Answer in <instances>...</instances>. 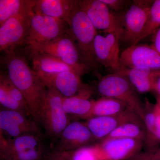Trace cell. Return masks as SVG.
<instances>
[{"mask_svg":"<svg viewBox=\"0 0 160 160\" xmlns=\"http://www.w3.org/2000/svg\"><path fill=\"white\" fill-rule=\"evenodd\" d=\"M6 53L7 75L22 94L32 118L40 127V109L46 97L47 87L23 56L15 50Z\"/></svg>","mask_w":160,"mask_h":160,"instance_id":"6da1fadb","label":"cell"},{"mask_svg":"<svg viewBox=\"0 0 160 160\" xmlns=\"http://www.w3.org/2000/svg\"><path fill=\"white\" fill-rule=\"evenodd\" d=\"M68 32L74 40L82 60L92 65L96 62L94 42L97 31L77 1L70 15Z\"/></svg>","mask_w":160,"mask_h":160,"instance_id":"7a4b0ae2","label":"cell"},{"mask_svg":"<svg viewBox=\"0 0 160 160\" xmlns=\"http://www.w3.org/2000/svg\"><path fill=\"white\" fill-rule=\"evenodd\" d=\"M63 98L57 91L47 88L46 97L40 109V127H43L46 137L54 143L70 122L63 108Z\"/></svg>","mask_w":160,"mask_h":160,"instance_id":"3957f363","label":"cell"},{"mask_svg":"<svg viewBox=\"0 0 160 160\" xmlns=\"http://www.w3.org/2000/svg\"><path fill=\"white\" fill-rule=\"evenodd\" d=\"M30 50L50 55L74 68L81 75L89 69L90 65L83 62L74 40L68 32L50 42H26Z\"/></svg>","mask_w":160,"mask_h":160,"instance_id":"277c9868","label":"cell"},{"mask_svg":"<svg viewBox=\"0 0 160 160\" xmlns=\"http://www.w3.org/2000/svg\"><path fill=\"white\" fill-rule=\"evenodd\" d=\"M98 90L102 97L123 102L143 120L144 112L142 102L135 89L123 75L115 72L103 77L98 84Z\"/></svg>","mask_w":160,"mask_h":160,"instance_id":"5b68a950","label":"cell"},{"mask_svg":"<svg viewBox=\"0 0 160 160\" xmlns=\"http://www.w3.org/2000/svg\"><path fill=\"white\" fill-rule=\"evenodd\" d=\"M33 8L22 12L0 26V52L14 51L26 43Z\"/></svg>","mask_w":160,"mask_h":160,"instance_id":"8992f818","label":"cell"},{"mask_svg":"<svg viewBox=\"0 0 160 160\" xmlns=\"http://www.w3.org/2000/svg\"><path fill=\"white\" fill-rule=\"evenodd\" d=\"M78 4L97 30L107 34L118 33L121 36L123 30V17L121 18L111 12L101 0H80Z\"/></svg>","mask_w":160,"mask_h":160,"instance_id":"52a82bcc","label":"cell"},{"mask_svg":"<svg viewBox=\"0 0 160 160\" xmlns=\"http://www.w3.org/2000/svg\"><path fill=\"white\" fill-rule=\"evenodd\" d=\"M69 25L66 21L32 11L26 42L42 43L50 42L68 32Z\"/></svg>","mask_w":160,"mask_h":160,"instance_id":"ba28073f","label":"cell"},{"mask_svg":"<svg viewBox=\"0 0 160 160\" xmlns=\"http://www.w3.org/2000/svg\"><path fill=\"white\" fill-rule=\"evenodd\" d=\"M154 1H134L123 16L120 40L136 45L142 32L150 7Z\"/></svg>","mask_w":160,"mask_h":160,"instance_id":"9c48e42d","label":"cell"},{"mask_svg":"<svg viewBox=\"0 0 160 160\" xmlns=\"http://www.w3.org/2000/svg\"><path fill=\"white\" fill-rule=\"evenodd\" d=\"M120 63L122 67L160 71V53L152 45H131L121 53Z\"/></svg>","mask_w":160,"mask_h":160,"instance_id":"30bf717a","label":"cell"},{"mask_svg":"<svg viewBox=\"0 0 160 160\" xmlns=\"http://www.w3.org/2000/svg\"><path fill=\"white\" fill-rule=\"evenodd\" d=\"M28 117L17 110H1L0 129L4 137L7 136L9 138L7 140H9L23 135L42 133L39 126L34 120Z\"/></svg>","mask_w":160,"mask_h":160,"instance_id":"8fae6325","label":"cell"},{"mask_svg":"<svg viewBox=\"0 0 160 160\" xmlns=\"http://www.w3.org/2000/svg\"><path fill=\"white\" fill-rule=\"evenodd\" d=\"M86 123L69 122L54 143L52 150L70 152L91 145L95 141Z\"/></svg>","mask_w":160,"mask_h":160,"instance_id":"7c38bea8","label":"cell"},{"mask_svg":"<svg viewBox=\"0 0 160 160\" xmlns=\"http://www.w3.org/2000/svg\"><path fill=\"white\" fill-rule=\"evenodd\" d=\"M120 35L108 33L105 36L97 34L94 42L96 62L116 72L122 68L120 63Z\"/></svg>","mask_w":160,"mask_h":160,"instance_id":"4fadbf2b","label":"cell"},{"mask_svg":"<svg viewBox=\"0 0 160 160\" xmlns=\"http://www.w3.org/2000/svg\"><path fill=\"white\" fill-rule=\"evenodd\" d=\"M140 119L134 111L128 109L116 115L92 117L86 124L95 139L102 141L120 125L128 122L141 123Z\"/></svg>","mask_w":160,"mask_h":160,"instance_id":"5bb4252c","label":"cell"},{"mask_svg":"<svg viewBox=\"0 0 160 160\" xmlns=\"http://www.w3.org/2000/svg\"><path fill=\"white\" fill-rule=\"evenodd\" d=\"M142 141L136 139H106L98 144L103 160H129L138 154Z\"/></svg>","mask_w":160,"mask_h":160,"instance_id":"9a60e30c","label":"cell"},{"mask_svg":"<svg viewBox=\"0 0 160 160\" xmlns=\"http://www.w3.org/2000/svg\"><path fill=\"white\" fill-rule=\"evenodd\" d=\"M38 75L47 88L56 90L65 98L75 95L85 86L82 84L81 75L76 71Z\"/></svg>","mask_w":160,"mask_h":160,"instance_id":"2e32d148","label":"cell"},{"mask_svg":"<svg viewBox=\"0 0 160 160\" xmlns=\"http://www.w3.org/2000/svg\"><path fill=\"white\" fill-rule=\"evenodd\" d=\"M91 89L85 86L76 95L63 98V107L67 115L88 120L91 117L95 101L89 99Z\"/></svg>","mask_w":160,"mask_h":160,"instance_id":"e0dca14e","label":"cell"},{"mask_svg":"<svg viewBox=\"0 0 160 160\" xmlns=\"http://www.w3.org/2000/svg\"><path fill=\"white\" fill-rule=\"evenodd\" d=\"M77 1L35 0L33 11L69 22L72 11Z\"/></svg>","mask_w":160,"mask_h":160,"instance_id":"ac0fdd59","label":"cell"},{"mask_svg":"<svg viewBox=\"0 0 160 160\" xmlns=\"http://www.w3.org/2000/svg\"><path fill=\"white\" fill-rule=\"evenodd\" d=\"M29 50L32 61V69L38 74H54L68 71L77 72L74 68L57 58L43 52Z\"/></svg>","mask_w":160,"mask_h":160,"instance_id":"d6986e66","label":"cell"},{"mask_svg":"<svg viewBox=\"0 0 160 160\" xmlns=\"http://www.w3.org/2000/svg\"><path fill=\"white\" fill-rule=\"evenodd\" d=\"M127 78L136 91L146 93L153 90L154 71L145 68L122 67L117 72Z\"/></svg>","mask_w":160,"mask_h":160,"instance_id":"ffe728a7","label":"cell"},{"mask_svg":"<svg viewBox=\"0 0 160 160\" xmlns=\"http://www.w3.org/2000/svg\"><path fill=\"white\" fill-rule=\"evenodd\" d=\"M128 109H130L125 103L119 100L102 97L95 101L91 118L116 115Z\"/></svg>","mask_w":160,"mask_h":160,"instance_id":"44dd1931","label":"cell"},{"mask_svg":"<svg viewBox=\"0 0 160 160\" xmlns=\"http://www.w3.org/2000/svg\"><path fill=\"white\" fill-rule=\"evenodd\" d=\"M35 0H0V26L9 18L34 7Z\"/></svg>","mask_w":160,"mask_h":160,"instance_id":"7402d4cb","label":"cell"},{"mask_svg":"<svg viewBox=\"0 0 160 160\" xmlns=\"http://www.w3.org/2000/svg\"><path fill=\"white\" fill-rule=\"evenodd\" d=\"M145 135V131L141 123L128 122L120 125L104 140L126 138L142 141Z\"/></svg>","mask_w":160,"mask_h":160,"instance_id":"603a6c76","label":"cell"},{"mask_svg":"<svg viewBox=\"0 0 160 160\" xmlns=\"http://www.w3.org/2000/svg\"><path fill=\"white\" fill-rule=\"evenodd\" d=\"M160 27V0L154 1L150 7L146 25L137 44L155 32Z\"/></svg>","mask_w":160,"mask_h":160,"instance_id":"cb8c5ba5","label":"cell"},{"mask_svg":"<svg viewBox=\"0 0 160 160\" xmlns=\"http://www.w3.org/2000/svg\"><path fill=\"white\" fill-rule=\"evenodd\" d=\"M47 144L33 149H26L6 156L3 160H46L48 153Z\"/></svg>","mask_w":160,"mask_h":160,"instance_id":"d4e9b609","label":"cell"},{"mask_svg":"<svg viewBox=\"0 0 160 160\" xmlns=\"http://www.w3.org/2000/svg\"><path fill=\"white\" fill-rule=\"evenodd\" d=\"M66 153L69 160H103L98 144H91Z\"/></svg>","mask_w":160,"mask_h":160,"instance_id":"484cf974","label":"cell"},{"mask_svg":"<svg viewBox=\"0 0 160 160\" xmlns=\"http://www.w3.org/2000/svg\"><path fill=\"white\" fill-rule=\"evenodd\" d=\"M0 105L6 109H12L21 112L28 116H31L28 110L13 100L7 89L0 81Z\"/></svg>","mask_w":160,"mask_h":160,"instance_id":"4316f807","label":"cell"},{"mask_svg":"<svg viewBox=\"0 0 160 160\" xmlns=\"http://www.w3.org/2000/svg\"><path fill=\"white\" fill-rule=\"evenodd\" d=\"M0 81L7 89L12 98L29 111L22 94L11 82L8 75L0 73Z\"/></svg>","mask_w":160,"mask_h":160,"instance_id":"83f0119b","label":"cell"},{"mask_svg":"<svg viewBox=\"0 0 160 160\" xmlns=\"http://www.w3.org/2000/svg\"><path fill=\"white\" fill-rule=\"evenodd\" d=\"M109 9L115 11H119L129 5V1L124 0H101Z\"/></svg>","mask_w":160,"mask_h":160,"instance_id":"f1b7e54d","label":"cell"},{"mask_svg":"<svg viewBox=\"0 0 160 160\" xmlns=\"http://www.w3.org/2000/svg\"><path fill=\"white\" fill-rule=\"evenodd\" d=\"M156 114L154 108L153 111L149 112L144 115L143 120L145 121L146 127L150 133L153 134L155 122Z\"/></svg>","mask_w":160,"mask_h":160,"instance_id":"f546056e","label":"cell"},{"mask_svg":"<svg viewBox=\"0 0 160 160\" xmlns=\"http://www.w3.org/2000/svg\"><path fill=\"white\" fill-rule=\"evenodd\" d=\"M46 160H69L66 152L52 149L49 152Z\"/></svg>","mask_w":160,"mask_h":160,"instance_id":"4dcf8cb0","label":"cell"},{"mask_svg":"<svg viewBox=\"0 0 160 160\" xmlns=\"http://www.w3.org/2000/svg\"><path fill=\"white\" fill-rule=\"evenodd\" d=\"M154 110L156 118L153 135L156 138L160 140V109L156 105L155 106Z\"/></svg>","mask_w":160,"mask_h":160,"instance_id":"1f68e13d","label":"cell"},{"mask_svg":"<svg viewBox=\"0 0 160 160\" xmlns=\"http://www.w3.org/2000/svg\"><path fill=\"white\" fill-rule=\"evenodd\" d=\"M132 160H160V151L151 154H138Z\"/></svg>","mask_w":160,"mask_h":160,"instance_id":"d6a6232c","label":"cell"},{"mask_svg":"<svg viewBox=\"0 0 160 160\" xmlns=\"http://www.w3.org/2000/svg\"><path fill=\"white\" fill-rule=\"evenodd\" d=\"M153 90L157 92L160 96V71L153 72Z\"/></svg>","mask_w":160,"mask_h":160,"instance_id":"836d02e7","label":"cell"},{"mask_svg":"<svg viewBox=\"0 0 160 160\" xmlns=\"http://www.w3.org/2000/svg\"><path fill=\"white\" fill-rule=\"evenodd\" d=\"M152 46L160 53V27L155 32Z\"/></svg>","mask_w":160,"mask_h":160,"instance_id":"e575fe53","label":"cell"},{"mask_svg":"<svg viewBox=\"0 0 160 160\" xmlns=\"http://www.w3.org/2000/svg\"><path fill=\"white\" fill-rule=\"evenodd\" d=\"M1 111V110H0ZM8 142L7 140L4 137L2 132L0 129V150H1V153L3 149H5V147L7 146Z\"/></svg>","mask_w":160,"mask_h":160,"instance_id":"d590c367","label":"cell"},{"mask_svg":"<svg viewBox=\"0 0 160 160\" xmlns=\"http://www.w3.org/2000/svg\"><path fill=\"white\" fill-rule=\"evenodd\" d=\"M157 106L158 107L159 109H160V96L158 97L157 98Z\"/></svg>","mask_w":160,"mask_h":160,"instance_id":"8d00e7d4","label":"cell"},{"mask_svg":"<svg viewBox=\"0 0 160 160\" xmlns=\"http://www.w3.org/2000/svg\"><path fill=\"white\" fill-rule=\"evenodd\" d=\"M0 156H1V150H0Z\"/></svg>","mask_w":160,"mask_h":160,"instance_id":"74e56055","label":"cell"}]
</instances>
